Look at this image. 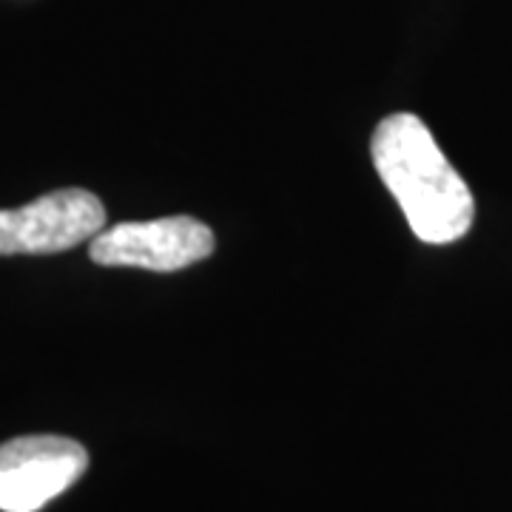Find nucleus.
<instances>
[{"instance_id":"f257e3e1","label":"nucleus","mask_w":512,"mask_h":512,"mask_svg":"<svg viewBox=\"0 0 512 512\" xmlns=\"http://www.w3.org/2000/svg\"><path fill=\"white\" fill-rule=\"evenodd\" d=\"M370 157L421 242L450 245L473 228V191L416 114L384 117L373 131Z\"/></svg>"},{"instance_id":"f03ea898","label":"nucleus","mask_w":512,"mask_h":512,"mask_svg":"<svg viewBox=\"0 0 512 512\" xmlns=\"http://www.w3.org/2000/svg\"><path fill=\"white\" fill-rule=\"evenodd\" d=\"M214 254V231L188 214L148 222H120L100 231L89 256L103 268H143L157 274L183 271Z\"/></svg>"},{"instance_id":"7ed1b4c3","label":"nucleus","mask_w":512,"mask_h":512,"mask_svg":"<svg viewBox=\"0 0 512 512\" xmlns=\"http://www.w3.org/2000/svg\"><path fill=\"white\" fill-rule=\"evenodd\" d=\"M89 467V453L66 436H20L0 444V512H37Z\"/></svg>"},{"instance_id":"20e7f679","label":"nucleus","mask_w":512,"mask_h":512,"mask_svg":"<svg viewBox=\"0 0 512 512\" xmlns=\"http://www.w3.org/2000/svg\"><path fill=\"white\" fill-rule=\"evenodd\" d=\"M106 225V208L86 188H60L35 202L0 211V256L60 254L94 239Z\"/></svg>"}]
</instances>
